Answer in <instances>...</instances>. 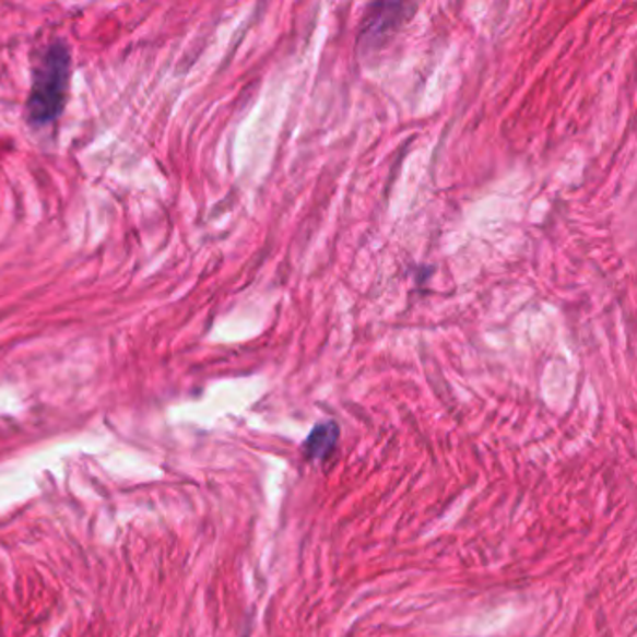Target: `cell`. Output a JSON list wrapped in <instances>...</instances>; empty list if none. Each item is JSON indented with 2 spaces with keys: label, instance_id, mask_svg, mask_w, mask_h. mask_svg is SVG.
Returning <instances> with one entry per match:
<instances>
[{
  "label": "cell",
  "instance_id": "1",
  "mask_svg": "<svg viewBox=\"0 0 637 637\" xmlns=\"http://www.w3.org/2000/svg\"><path fill=\"white\" fill-rule=\"evenodd\" d=\"M70 81V52L64 44L47 47L34 68L33 89L26 102V115L33 126L52 122L64 109Z\"/></svg>",
  "mask_w": 637,
  "mask_h": 637
},
{
  "label": "cell",
  "instance_id": "2",
  "mask_svg": "<svg viewBox=\"0 0 637 637\" xmlns=\"http://www.w3.org/2000/svg\"><path fill=\"white\" fill-rule=\"evenodd\" d=\"M374 10H378V13L370 10L367 26L363 33L368 44H373L374 39L380 42V39L386 38L387 34L394 33V26L399 25L402 15H404L400 4H374Z\"/></svg>",
  "mask_w": 637,
  "mask_h": 637
},
{
  "label": "cell",
  "instance_id": "3",
  "mask_svg": "<svg viewBox=\"0 0 637 637\" xmlns=\"http://www.w3.org/2000/svg\"><path fill=\"white\" fill-rule=\"evenodd\" d=\"M337 439H339V428L335 423L318 425L310 432L309 439L305 441V455L307 458H323L333 451Z\"/></svg>",
  "mask_w": 637,
  "mask_h": 637
}]
</instances>
